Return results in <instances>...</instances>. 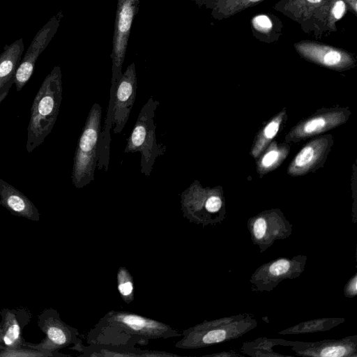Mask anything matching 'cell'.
Masks as SVG:
<instances>
[{
    "label": "cell",
    "instance_id": "obj_1",
    "mask_svg": "<svg viewBox=\"0 0 357 357\" xmlns=\"http://www.w3.org/2000/svg\"><path fill=\"white\" fill-rule=\"evenodd\" d=\"M180 336L181 333L165 323L130 312L111 310L89 331L86 343L136 347Z\"/></svg>",
    "mask_w": 357,
    "mask_h": 357
},
{
    "label": "cell",
    "instance_id": "obj_2",
    "mask_svg": "<svg viewBox=\"0 0 357 357\" xmlns=\"http://www.w3.org/2000/svg\"><path fill=\"white\" fill-rule=\"evenodd\" d=\"M62 74L60 66L45 77L31 105L27 127L26 151L39 146L51 132L62 100Z\"/></svg>",
    "mask_w": 357,
    "mask_h": 357
},
{
    "label": "cell",
    "instance_id": "obj_3",
    "mask_svg": "<svg viewBox=\"0 0 357 357\" xmlns=\"http://www.w3.org/2000/svg\"><path fill=\"white\" fill-rule=\"evenodd\" d=\"M159 105V101L152 96L144 105L124 150L126 153H140L141 172L146 176H150L156 158L166 150L165 146L157 143L155 137L154 117Z\"/></svg>",
    "mask_w": 357,
    "mask_h": 357
},
{
    "label": "cell",
    "instance_id": "obj_4",
    "mask_svg": "<svg viewBox=\"0 0 357 357\" xmlns=\"http://www.w3.org/2000/svg\"><path fill=\"white\" fill-rule=\"evenodd\" d=\"M101 116L100 105L94 103L88 114L73 158L71 179L76 188H84L94 180Z\"/></svg>",
    "mask_w": 357,
    "mask_h": 357
},
{
    "label": "cell",
    "instance_id": "obj_5",
    "mask_svg": "<svg viewBox=\"0 0 357 357\" xmlns=\"http://www.w3.org/2000/svg\"><path fill=\"white\" fill-rule=\"evenodd\" d=\"M38 326L45 337L38 344L26 342L25 347L51 352L56 356H66L59 354V350L82 343L77 329L63 321L59 313L53 308L45 309L38 315Z\"/></svg>",
    "mask_w": 357,
    "mask_h": 357
},
{
    "label": "cell",
    "instance_id": "obj_6",
    "mask_svg": "<svg viewBox=\"0 0 357 357\" xmlns=\"http://www.w3.org/2000/svg\"><path fill=\"white\" fill-rule=\"evenodd\" d=\"M222 204V189L220 186L204 188L197 180L181 195L183 215L193 222H206L211 215L220 211Z\"/></svg>",
    "mask_w": 357,
    "mask_h": 357
},
{
    "label": "cell",
    "instance_id": "obj_7",
    "mask_svg": "<svg viewBox=\"0 0 357 357\" xmlns=\"http://www.w3.org/2000/svg\"><path fill=\"white\" fill-rule=\"evenodd\" d=\"M139 0H118L113 37L112 79L110 89L116 90L123 75L122 66L133 19L137 13Z\"/></svg>",
    "mask_w": 357,
    "mask_h": 357
},
{
    "label": "cell",
    "instance_id": "obj_8",
    "mask_svg": "<svg viewBox=\"0 0 357 357\" xmlns=\"http://www.w3.org/2000/svg\"><path fill=\"white\" fill-rule=\"evenodd\" d=\"M349 108H322L295 125L284 137L286 143H297L329 131L347 121Z\"/></svg>",
    "mask_w": 357,
    "mask_h": 357
},
{
    "label": "cell",
    "instance_id": "obj_9",
    "mask_svg": "<svg viewBox=\"0 0 357 357\" xmlns=\"http://www.w3.org/2000/svg\"><path fill=\"white\" fill-rule=\"evenodd\" d=\"M62 17L61 11L52 16L33 38L15 74L14 84L17 92L22 89L33 75L39 56L56 34Z\"/></svg>",
    "mask_w": 357,
    "mask_h": 357
},
{
    "label": "cell",
    "instance_id": "obj_10",
    "mask_svg": "<svg viewBox=\"0 0 357 357\" xmlns=\"http://www.w3.org/2000/svg\"><path fill=\"white\" fill-rule=\"evenodd\" d=\"M294 47L302 58L333 70L344 71L356 65L351 53L331 45L305 40L295 43Z\"/></svg>",
    "mask_w": 357,
    "mask_h": 357
},
{
    "label": "cell",
    "instance_id": "obj_11",
    "mask_svg": "<svg viewBox=\"0 0 357 357\" xmlns=\"http://www.w3.org/2000/svg\"><path fill=\"white\" fill-rule=\"evenodd\" d=\"M333 144L330 134L314 138L294 158L287 168V174L299 176L317 170L324 165Z\"/></svg>",
    "mask_w": 357,
    "mask_h": 357
},
{
    "label": "cell",
    "instance_id": "obj_12",
    "mask_svg": "<svg viewBox=\"0 0 357 357\" xmlns=\"http://www.w3.org/2000/svg\"><path fill=\"white\" fill-rule=\"evenodd\" d=\"M137 89L135 65L132 63L123 73L114 93L112 126L115 134L121 132L128 120L136 98Z\"/></svg>",
    "mask_w": 357,
    "mask_h": 357
},
{
    "label": "cell",
    "instance_id": "obj_13",
    "mask_svg": "<svg viewBox=\"0 0 357 357\" xmlns=\"http://www.w3.org/2000/svg\"><path fill=\"white\" fill-rule=\"evenodd\" d=\"M0 316V349L25 347L22 329L31 320L30 312L26 308H3Z\"/></svg>",
    "mask_w": 357,
    "mask_h": 357
},
{
    "label": "cell",
    "instance_id": "obj_14",
    "mask_svg": "<svg viewBox=\"0 0 357 357\" xmlns=\"http://www.w3.org/2000/svg\"><path fill=\"white\" fill-rule=\"evenodd\" d=\"M0 205L15 216L32 221L40 220V212L33 203L22 192L1 178Z\"/></svg>",
    "mask_w": 357,
    "mask_h": 357
},
{
    "label": "cell",
    "instance_id": "obj_15",
    "mask_svg": "<svg viewBox=\"0 0 357 357\" xmlns=\"http://www.w3.org/2000/svg\"><path fill=\"white\" fill-rule=\"evenodd\" d=\"M80 352V356H178L176 354L141 349L136 347L105 344H88L82 343L70 347Z\"/></svg>",
    "mask_w": 357,
    "mask_h": 357
},
{
    "label": "cell",
    "instance_id": "obj_16",
    "mask_svg": "<svg viewBox=\"0 0 357 357\" xmlns=\"http://www.w3.org/2000/svg\"><path fill=\"white\" fill-rule=\"evenodd\" d=\"M326 0H280L275 9L301 24L308 32L314 16Z\"/></svg>",
    "mask_w": 357,
    "mask_h": 357
},
{
    "label": "cell",
    "instance_id": "obj_17",
    "mask_svg": "<svg viewBox=\"0 0 357 357\" xmlns=\"http://www.w3.org/2000/svg\"><path fill=\"white\" fill-rule=\"evenodd\" d=\"M347 10V5L343 0H326L314 16L309 31H313L318 36L335 31V23L342 18Z\"/></svg>",
    "mask_w": 357,
    "mask_h": 357
},
{
    "label": "cell",
    "instance_id": "obj_18",
    "mask_svg": "<svg viewBox=\"0 0 357 357\" xmlns=\"http://www.w3.org/2000/svg\"><path fill=\"white\" fill-rule=\"evenodd\" d=\"M24 50L23 38H19L4 46L0 54V89L10 80L14 79Z\"/></svg>",
    "mask_w": 357,
    "mask_h": 357
},
{
    "label": "cell",
    "instance_id": "obj_19",
    "mask_svg": "<svg viewBox=\"0 0 357 357\" xmlns=\"http://www.w3.org/2000/svg\"><path fill=\"white\" fill-rule=\"evenodd\" d=\"M290 151L288 143L272 141L261 153L257 161V172L260 177L275 170L285 160Z\"/></svg>",
    "mask_w": 357,
    "mask_h": 357
},
{
    "label": "cell",
    "instance_id": "obj_20",
    "mask_svg": "<svg viewBox=\"0 0 357 357\" xmlns=\"http://www.w3.org/2000/svg\"><path fill=\"white\" fill-rule=\"evenodd\" d=\"M253 35L260 41L273 43L279 39L282 31V23L275 15L260 14L251 20Z\"/></svg>",
    "mask_w": 357,
    "mask_h": 357
},
{
    "label": "cell",
    "instance_id": "obj_21",
    "mask_svg": "<svg viewBox=\"0 0 357 357\" xmlns=\"http://www.w3.org/2000/svg\"><path fill=\"white\" fill-rule=\"evenodd\" d=\"M287 119L286 108H283L273 116L257 135L252 144L250 155L257 159L273 138L278 133L280 127Z\"/></svg>",
    "mask_w": 357,
    "mask_h": 357
},
{
    "label": "cell",
    "instance_id": "obj_22",
    "mask_svg": "<svg viewBox=\"0 0 357 357\" xmlns=\"http://www.w3.org/2000/svg\"><path fill=\"white\" fill-rule=\"evenodd\" d=\"M264 0H219L210 8L212 16L217 20H223L252 7Z\"/></svg>",
    "mask_w": 357,
    "mask_h": 357
},
{
    "label": "cell",
    "instance_id": "obj_23",
    "mask_svg": "<svg viewBox=\"0 0 357 357\" xmlns=\"http://www.w3.org/2000/svg\"><path fill=\"white\" fill-rule=\"evenodd\" d=\"M318 347L314 346L313 350H308L307 355L319 356L340 357L351 355L350 344L345 341H335L328 342H319ZM306 351H304L305 353Z\"/></svg>",
    "mask_w": 357,
    "mask_h": 357
},
{
    "label": "cell",
    "instance_id": "obj_24",
    "mask_svg": "<svg viewBox=\"0 0 357 357\" xmlns=\"http://www.w3.org/2000/svg\"><path fill=\"white\" fill-rule=\"evenodd\" d=\"M117 287L122 299L126 303L134 299L133 278L125 267H119L117 272Z\"/></svg>",
    "mask_w": 357,
    "mask_h": 357
},
{
    "label": "cell",
    "instance_id": "obj_25",
    "mask_svg": "<svg viewBox=\"0 0 357 357\" xmlns=\"http://www.w3.org/2000/svg\"><path fill=\"white\" fill-rule=\"evenodd\" d=\"M54 354L36 349L22 347L17 349H0V357H50Z\"/></svg>",
    "mask_w": 357,
    "mask_h": 357
},
{
    "label": "cell",
    "instance_id": "obj_26",
    "mask_svg": "<svg viewBox=\"0 0 357 357\" xmlns=\"http://www.w3.org/2000/svg\"><path fill=\"white\" fill-rule=\"evenodd\" d=\"M291 262L289 260L281 259L271 264L268 273L272 276L280 277L289 271Z\"/></svg>",
    "mask_w": 357,
    "mask_h": 357
},
{
    "label": "cell",
    "instance_id": "obj_27",
    "mask_svg": "<svg viewBox=\"0 0 357 357\" xmlns=\"http://www.w3.org/2000/svg\"><path fill=\"white\" fill-rule=\"evenodd\" d=\"M267 223L263 216L258 217L253 224V233L257 240H261L266 234Z\"/></svg>",
    "mask_w": 357,
    "mask_h": 357
},
{
    "label": "cell",
    "instance_id": "obj_28",
    "mask_svg": "<svg viewBox=\"0 0 357 357\" xmlns=\"http://www.w3.org/2000/svg\"><path fill=\"white\" fill-rule=\"evenodd\" d=\"M13 84L14 79H11L9 82H8L1 89H0V103L7 96L9 90Z\"/></svg>",
    "mask_w": 357,
    "mask_h": 357
},
{
    "label": "cell",
    "instance_id": "obj_29",
    "mask_svg": "<svg viewBox=\"0 0 357 357\" xmlns=\"http://www.w3.org/2000/svg\"><path fill=\"white\" fill-rule=\"evenodd\" d=\"M347 292L350 295H356V276L355 275L352 280L349 283L347 286Z\"/></svg>",
    "mask_w": 357,
    "mask_h": 357
},
{
    "label": "cell",
    "instance_id": "obj_30",
    "mask_svg": "<svg viewBox=\"0 0 357 357\" xmlns=\"http://www.w3.org/2000/svg\"><path fill=\"white\" fill-rule=\"evenodd\" d=\"M347 5L348 9L352 11L356 15V1L357 0H343Z\"/></svg>",
    "mask_w": 357,
    "mask_h": 357
},
{
    "label": "cell",
    "instance_id": "obj_31",
    "mask_svg": "<svg viewBox=\"0 0 357 357\" xmlns=\"http://www.w3.org/2000/svg\"><path fill=\"white\" fill-rule=\"evenodd\" d=\"M201 2V4L204 5L206 8H210L213 5H214L219 0H199Z\"/></svg>",
    "mask_w": 357,
    "mask_h": 357
}]
</instances>
